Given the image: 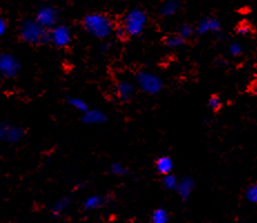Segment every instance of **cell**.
I'll use <instances>...</instances> for the list:
<instances>
[{"mask_svg": "<svg viewBox=\"0 0 257 223\" xmlns=\"http://www.w3.org/2000/svg\"><path fill=\"white\" fill-rule=\"evenodd\" d=\"M148 23L146 11L141 8L135 7L125 12L123 16L121 27L127 37H138L144 32Z\"/></svg>", "mask_w": 257, "mask_h": 223, "instance_id": "cell-3", "label": "cell"}, {"mask_svg": "<svg viewBox=\"0 0 257 223\" xmlns=\"http://www.w3.org/2000/svg\"><path fill=\"white\" fill-rule=\"evenodd\" d=\"M252 31H253V28L248 23H241L238 24V26L236 27V32L239 36H248L251 35Z\"/></svg>", "mask_w": 257, "mask_h": 223, "instance_id": "cell-24", "label": "cell"}, {"mask_svg": "<svg viewBox=\"0 0 257 223\" xmlns=\"http://www.w3.org/2000/svg\"><path fill=\"white\" fill-rule=\"evenodd\" d=\"M8 30V23L3 17H0V38L6 35Z\"/></svg>", "mask_w": 257, "mask_h": 223, "instance_id": "cell-28", "label": "cell"}, {"mask_svg": "<svg viewBox=\"0 0 257 223\" xmlns=\"http://www.w3.org/2000/svg\"><path fill=\"white\" fill-rule=\"evenodd\" d=\"M18 36L20 40L31 46L49 44V31L38 25L35 18H25L18 24Z\"/></svg>", "mask_w": 257, "mask_h": 223, "instance_id": "cell-2", "label": "cell"}, {"mask_svg": "<svg viewBox=\"0 0 257 223\" xmlns=\"http://www.w3.org/2000/svg\"><path fill=\"white\" fill-rule=\"evenodd\" d=\"M194 189H195L194 179H193L192 177H184L178 181L176 191L179 195V198L184 201H186L191 198Z\"/></svg>", "mask_w": 257, "mask_h": 223, "instance_id": "cell-11", "label": "cell"}, {"mask_svg": "<svg viewBox=\"0 0 257 223\" xmlns=\"http://www.w3.org/2000/svg\"><path fill=\"white\" fill-rule=\"evenodd\" d=\"M228 53L233 57H238L243 54V46L239 42H232L228 47Z\"/></svg>", "mask_w": 257, "mask_h": 223, "instance_id": "cell-26", "label": "cell"}, {"mask_svg": "<svg viewBox=\"0 0 257 223\" xmlns=\"http://www.w3.org/2000/svg\"><path fill=\"white\" fill-rule=\"evenodd\" d=\"M23 70L20 59L11 53L0 54V76L5 79H14Z\"/></svg>", "mask_w": 257, "mask_h": 223, "instance_id": "cell-5", "label": "cell"}, {"mask_svg": "<svg viewBox=\"0 0 257 223\" xmlns=\"http://www.w3.org/2000/svg\"><path fill=\"white\" fill-rule=\"evenodd\" d=\"M178 181L179 180L175 177L173 173H170L162 177L161 183H162V187L167 189V190H176L178 186Z\"/></svg>", "mask_w": 257, "mask_h": 223, "instance_id": "cell-21", "label": "cell"}, {"mask_svg": "<svg viewBox=\"0 0 257 223\" xmlns=\"http://www.w3.org/2000/svg\"><path fill=\"white\" fill-rule=\"evenodd\" d=\"M196 31V29L193 27L191 24H183L181 27L178 28V31H177V35L183 38L184 40L186 39H190L191 37H193Z\"/></svg>", "mask_w": 257, "mask_h": 223, "instance_id": "cell-22", "label": "cell"}, {"mask_svg": "<svg viewBox=\"0 0 257 223\" xmlns=\"http://www.w3.org/2000/svg\"><path fill=\"white\" fill-rule=\"evenodd\" d=\"M222 30V24L215 17H205L197 24L196 31L199 35H206L208 32L218 33Z\"/></svg>", "mask_w": 257, "mask_h": 223, "instance_id": "cell-9", "label": "cell"}, {"mask_svg": "<svg viewBox=\"0 0 257 223\" xmlns=\"http://www.w3.org/2000/svg\"><path fill=\"white\" fill-rule=\"evenodd\" d=\"M152 223H168L169 221V214L167 212V210L164 208H157L153 211Z\"/></svg>", "mask_w": 257, "mask_h": 223, "instance_id": "cell-18", "label": "cell"}, {"mask_svg": "<svg viewBox=\"0 0 257 223\" xmlns=\"http://www.w3.org/2000/svg\"><path fill=\"white\" fill-rule=\"evenodd\" d=\"M164 44L166 47H168V48L175 49L182 47L184 44H185V40L179 37L177 33H174V35H168L165 38Z\"/></svg>", "mask_w": 257, "mask_h": 223, "instance_id": "cell-19", "label": "cell"}, {"mask_svg": "<svg viewBox=\"0 0 257 223\" xmlns=\"http://www.w3.org/2000/svg\"><path fill=\"white\" fill-rule=\"evenodd\" d=\"M8 127H9V123H8V122H6V121L0 122V142L5 141L6 132H7Z\"/></svg>", "mask_w": 257, "mask_h": 223, "instance_id": "cell-27", "label": "cell"}, {"mask_svg": "<svg viewBox=\"0 0 257 223\" xmlns=\"http://www.w3.org/2000/svg\"><path fill=\"white\" fill-rule=\"evenodd\" d=\"M155 169L162 177L167 174H170L174 169V161L169 156H161L156 159Z\"/></svg>", "mask_w": 257, "mask_h": 223, "instance_id": "cell-13", "label": "cell"}, {"mask_svg": "<svg viewBox=\"0 0 257 223\" xmlns=\"http://www.w3.org/2000/svg\"><path fill=\"white\" fill-rule=\"evenodd\" d=\"M67 104H68V106L71 107L72 109L78 111V112H80L81 114L91 109L89 108L87 102H86L84 99H81V98H79V97H69L67 99Z\"/></svg>", "mask_w": 257, "mask_h": 223, "instance_id": "cell-17", "label": "cell"}, {"mask_svg": "<svg viewBox=\"0 0 257 223\" xmlns=\"http://www.w3.org/2000/svg\"><path fill=\"white\" fill-rule=\"evenodd\" d=\"M222 99L216 94H213V96L208 99V107L211 108L213 111H218L222 108Z\"/></svg>", "mask_w": 257, "mask_h": 223, "instance_id": "cell-25", "label": "cell"}, {"mask_svg": "<svg viewBox=\"0 0 257 223\" xmlns=\"http://www.w3.org/2000/svg\"><path fill=\"white\" fill-rule=\"evenodd\" d=\"M115 91H116V96L119 100L123 102H127L134 98L136 92V85L129 80L122 79L117 81Z\"/></svg>", "mask_w": 257, "mask_h": 223, "instance_id": "cell-8", "label": "cell"}, {"mask_svg": "<svg viewBox=\"0 0 257 223\" xmlns=\"http://www.w3.org/2000/svg\"><path fill=\"white\" fill-rule=\"evenodd\" d=\"M35 20L46 31H50L59 24V11L53 5H41L36 11Z\"/></svg>", "mask_w": 257, "mask_h": 223, "instance_id": "cell-6", "label": "cell"}, {"mask_svg": "<svg viewBox=\"0 0 257 223\" xmlns=\"http://www.w3.org/2000/svg\"><path fill=\"white\" fill-rule=\"evenodd\" d=\"M182 7L179 0H166L158 8V12L161 17H171L176 15Z\"/></svg>", "mask_w": 257, "mask_h": 223, "instance_id": "cell-14", "label": "cell"}, {"mask_svg": "<svg viewBox=\"0 0 257 223\" xmlns=\"http://www.w3.org/2000/svg\"><path fill=\"white\" fill-rule=\"evenodd\" d=\"M71 204V198L70 196H62L61 199H58L56 202L53 204V207L50 209V212H51V216L55 217V218H59L62 217L64 213H65L68 208L70 207Z\"/></svg>", "mask_w": 257, "mask_h": 223, "instance_id": "cell-15", "label": "cell"}, {"mask_svg": "<svg viewBox=\"0 0 257 223\" xmlns=\"http://www.w3.org/2000/svg\"><path fill=\"white\" fill-rule=\"evenodd\" d=\"M81 26L86 32L96 39H107L115 31L114 20L104 12H89L81 20Z\"/></svg>", "mask_w": 257, "mask_h": 223, "instance_id": "cell-1", "label": "cell"}, {"mask_svg": "<svg viewBox=\"0 0 257 223\" xmlns=\"http://www.w3.org/2000/svg\"><path fill=\"white\" fill-rule=\"evenodd\" d=\"M108 203V198L101 195H93L87 196L83 202V209L85 211H94L104 208Z\"/></svg>", "mask_w": 257, "mask_h": 223, "instance_id": "cell-12", "label": "cell"}, {"mask_svg": "<svg viewBox=\"0 0 257 223\" xmlns=\"http://www.w3.org/2000/svg\"><path fill=\"white\" fill-rule=\"evenodd\" d=\"M107 114L99 109H89L81 114V121L88 126H98L107 122Z\"/></svg>", "mask_w": 257, "mask_h": 223, "instance_id": "cell-10", "label": "cell"}, {"mask_svg": "<svg viewBox=\"0 0 257 223\" xmlns=\"http://www.w3.org/2000/svg\"><path fill=\"white\" fill-rule=\"evenodd\" d=\"M110 172L116 177H127L129 174V170H128L125 165L121 164V162H114L110 166Z\"/></svg>", "mask_w": 257, "mask_h": 223, "instance_id": "cell-20", "label": "cell"}, {"mask_svg": "<svg viewBox=\"0 0 257 223\" xmlns=\"http://www.w3.org/2000/svg\"><path fill=\"white\" fill-rule=\"evenodd\" d=\"M253 93H254L255 94V96H257V83L254 84V85H253Z\"/></svg>", "mask_w": 257, "mask_h": 223, "instance_id": "cell-30", "label": "cell"}, {"mask_svg": "<svg viewBox=\"0 0 257 223\" xmlns=\"http://www.w3.org/2000/svg\"><path fill=\"white\" fill-rule=\"evenodd\" d=\"M135 85L144 93L155 96L164 89V80L154 72L140 70L135 75Z\"/></svg>", "mask_w": 257, "mask_h": 223, "instance_id": "cell-4", "label": "cell"}, {"mask_svg": "<svg viewBox=\"0 0 257 223\" xmlns=\"http://www.w3.org/2000/svg\"><path fill=\"white\" fill-rule=\"evenodd\" d=\"M109 48H110V45L108 42H102V44L99 46V50L101 53H107V51L109 50Z\"/></svg>", "mask_w": 257, "mask_h": 223, "instance_id": "cell-29", "label": "cell"}, {"mask_svg": "<svg viewBox=\"0 0 257 223\" xmlns=\"http://www.w3.org/2000/svg\"><path fill=\"white\" fill-rule=\"evenodd\" d=\"M26 131L23 127L20 126H11L9 124L6 132L5 141L8 143H18L24 139Z\"/></svg>", "mask_w": 257, "mask_h": 223, "instance_id": "cell-16", "label": "cell"}, {"mask_svg": "<svg viewBox=\"0 0 257 223\" xmlns=\"http://www.w3.org/2000/svg\"><path fill=\"white\" fill-rule=\"evenodd\" d=\"M245 198L251 203H257V183H252L246 188Z\"/></svg>", "mask_w": 257, "mask_h": 223, "instance_id": "cell-23", "label": "cell"}, {"mask_svg": "<svg viewBox=\"0 0 257 223\" xmlns=\"http://www.w3.org/2000/svg\"><path fill=\"white\" fill-rule=\"evenodd\" d=\"M72 42V31L65 24H58L49 31V44L55 48L64 49Z\"/></svg>", "mask_w": 257, "mask_h": 223, "instance_id": "cell-7", "label": "cell"}]
</instances>
